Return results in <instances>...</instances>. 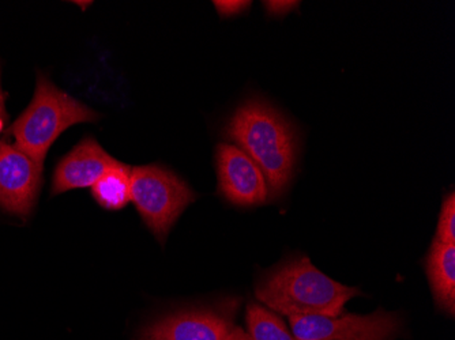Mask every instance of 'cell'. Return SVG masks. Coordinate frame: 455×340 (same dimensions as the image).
Masks as SVG:
<instances>
[{
	"instance_id": "3",
	"label": "cell",
	"mask_w": 455,
	"mask_h": 340,
	"mask_svg": "<svg viewBox=\"0 0 455 340\" xmlns=\"http://www.w3.org/2000/svg\"><path fill=\"white\" fill-rule=\"evenodd\" d=\"M99 119L100 115L88 105L56 88L45 76L38 75L35 97L27 111L10 127L9 134L14 137L15 147L44 166L48 150L61 132L73 125Z\"/></svg>"
},
{
	"instance_id": "5",
	"label": "cell",
	"mask_w": 455,
	"mask_h": 340,
	"mask_svg": "<svg viewBox=\"0 0 455 340\" xmlns=\"http://www.w3.org/2000/svg\"><path fill=\"white\" fill-rule=\"evenodd\" d=\"M291 331L299 340H395L400 319L390 312L345 316H291Z\"/></svg>"
},
{
	"instance_id": "1",
	"label": "cell",
	"mask_w": 455,
	"mask_h": 340,
	"mask_svg": "<svg viewBox=\"0 0 455 340\" xmlns=\"http://www.w3.org/2000/svg\"><path fill=\"white\" fill-rule=\"evenodd\" d=\"M225 138L259 166L268 199L280 198L292 181L298 162V134L292 123L265 99H251L229 119Z\"/></svg>"
},
{
	"instance_id": "11",
	"label": "cell",
	"mask_w": 455,
	"mask_h": 340,
	"mask_svg": "<svg viewBox=\"0 0 455 340\" xmlns=\"http://www.w3.org/2000/svg\"><path fill=\"white\" fill-rule=\"evenodd\" d=\"M92 194L100 206L111 211L127 206L132 202V168L117 162L94 183Z\"/></svg>"
},
{
	"instance_id": "4",
	"label": "cell",
	"mask_w": 455,
	"mask_h": 340,
	"mask_svg": "<svg viewBox=\"0 0 455 340\" xmlns=\"http://www.w3.org/2000/svg\"><path fill=\"white\" fill-rule=\"evenodd\" d=\"M196 199L188 184L170 169L158 165L132 169V202L160 242L165 241L181 212Z\"/></svg>"
},
{
	"instance_id": "15",
	"label": "cell",
	"mask_w": 455,
	"mask_h": 340,
	"mask_svg": "<svg viewBox=\"0 0 455 340\" xmlns=\"http://www.w3.org/2000/svg\"><path fill=\"white\" fill-rule=\"evenodd\" d=\"M263 4L267 9L268 14L285 15L286 12L295 9L299 2H265Z\"/></svg>"
},
{
	"instance_id": "17",
	"label": "cell",
	"mask_w": 455,
	"mask_h": 340,
	"mask_svg": "<svg viewBox=\"0 0 455 340\" xmlns=\"http://www.w3.org/2000/svg\"><path fill=\"white\" fill-rule=\"evenodd\" d=\"M227 340H251V339H250V336H248V334H247V332L244 331V329L236 328V327H235V328L232 329L231 334H229V336L227 337Z\"/></svg>"
},
{
	"instance_id": "12",
	"label": "cell",
	"mask_w": 455,
	"mask_h": 340,
	"mask_svg": "<svg viewBox=\"0 0 455 340\" xmlns=\"http://www.w3.org/2000/svg\"><path fill=\"white\" fill-rule=\"evenodd\" d=\"M245 323L251 340H299L275 312L258 304L248 305Z\"/></svg>"
},
{
	"instance_id": "13",
	"label": "cell",
	"mask_w": 455,
	"mask_h": 340,
	"mask_svg": "<svg viewBox=\"0 0 455 340\" xmlns=\"http://www.w3.org/2000/svg\"><path fill=\"white\" fill-rule=\"evenodd\" d=\"M436 240L443 244L455 245V194L450 193L444 198L439 216L438 229H436Z\"/></svg>"
},
{
	"instance_id": "2",
	"label": "cell",
	"mask_w": 455,
	"mask_h": 340,
	"mask_svg": "<svg viewBox=\"0 0 455 340\" xmlns=\"http://www.w3.org/2000/svg\"><path fill=\"white\" fill-rule=\"evenodd\" d=\"M255 294L268 309L288 317H337L362 291L331 280L308 257H300L283 262L263 276Z\"/></svg>"
},
{
	"instance_id": "9",
	"label": "cell",
	"mask_w": 455,
	"mask_h": 340,
	"mask_svg": "<svg viewBox=\"0 0 455 340\" xmlns=\"http://www.w3.org/2000/svg\"><path fill=\"white\" fill-rule=\"evenodd\" d=\"M119 161L93 139L85 138L59 162L52 181V195L68 193L71 189L88 188Z\"/></svg>"
},
{
	"instance_id": "14",
	"label": "cell",
	"mask_w": 455,
	"mask_h": 340,
	"mask_svg": "<svg viewBox=\"0 0 455 340\" xmlns=\"http://www.w3.org/2000/svg\"><path fill=\"white\" fill-rule=\"evenodd\" d=\"M250 2H239V0H231V2H214L217 12L221 14V17H234V15L240 14L245 9L250 7Z\"/></svg>"
},
{
	"instance_id": "8",
	"label": "cell",
	"mask_w": 455,
	"mask_h": 340,
	"mask_svg": "<svg viewBox=\"0 0 455 340\" xmlns=\"http://www.w3.org/2000/svg\"><path fill=\"white\" fill-rule=\"evenodd\" d=\"M217 173L220 193L235 206H258L268 201L267 183L262 170L237 146H217Z\"/></svg>"
},
{
	"instance_id": "10",
	"label": "cell",
	"mask_w": 455,
	"mask_h": 340,
	"mask_svg": "<svg viewBox=\"0 0 455 340\" xmlns=\"http://www.w3.org/2000/svg\"><path fill=\"white\" fill-rule=\"evenodd\" d=\"M427 276L436 305L455 313V245L434 240L426 260Z\"/></svg>"
},
{
	"instance_id": "6",
	"label": "cell",
	"mask_w": 455,
	"mask_h": 340,
	"mask_svg": "<svg viewBox=\"0 0 455 340\" xmlns=\"http://www.w3.org/2000/svg\"><path fill=\"white\" fill-rule=\"evenodd\" d=\"M43 165L0 140V207L18 217L29 216L41 186Z\"/></svg>"
},
{
	"instance_id": "7",
	"label": "cell",
	"mask_w": 455,
	"mask_h": 340,
	"mask_svg": "<svg viewBox=\"0 0 455 340\" xmlns=\"http://www.w3.org/2000/svg\"><path fill=\"white\" fill-rule=\"evenodd\" d=\"M234 308H196L175 312L150 323L142 340H227L234 327Z\"/></svg>"
},
{
	"instance_id": "16",
	"label": "cell",
	"mask_w": 455,
	"mask_h": 340,
	"mask_svg": "<svg viewBox=\"0 0 455 340\" xmlns=\"http://www.w3.org/2000/svg\"><path fill=\"white\" fill-rule=\"evenodd\" d=\"M7 123L6 108H4V96L0 88V132L4 131V124Z\"/></svg>"
}]
</instances>
